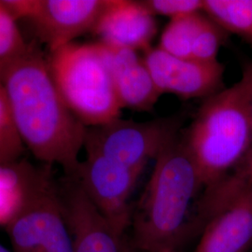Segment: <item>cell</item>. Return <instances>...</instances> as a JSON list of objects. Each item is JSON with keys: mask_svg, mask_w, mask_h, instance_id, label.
<instances>
[{"mask_svg": "<svg viewBox=\"0 0 252 252\" xmlns=\"http://www.w3.org/2000/svg\"><path fill=\"white\" fill-rule=\"evenodd\" d=\"M15 130L36 160L74 176L87 127L75 117L57 90L47 54L30 41L27 51L0 71Z\"/></svg>", "mask_w": 252, "mask_h": 252, "instance_id": "obj_1", "label": "cell"}, {"mask_svg": "<svg viewBox=\"0 0 252 252\" xmlns=\"http://www.w3.org/2000/svg\"><path fill=\"white\" fill-rule=\"evenodd\" d=\"M201 189L181 133L155 160L152 176L133 209L131 245L140 252H179L194 230L189 210Z\"/></svg>", "mask_w": 252, "mask_h": 252, "instance_id": "obj_2", "label": "cell"}, {"mask_svg": "<svg viewBox=\"0 0 252 252\" xmlns=\"http://www.w3.org/2000/svg\"><path fill=\"white\" fill-rule=\"evenodd\" d=\"M182 138L202 189H210L233 174L252 144L250 109L240 81L204 99Z\"/></svg>", "mask_w": 252, "mask_h": 252, "instance_id": "obj_3", "label": "cell"}, {"mask_svg": "<svg viewBox=\"0 0 252 252\" xmlns=\"http://www.w3.org/2000/svg\"><path fill=\"white\" fill-rule=\"evenodd\" d=\"M55 86L75 117L87 128L121 117L108 59L102 44L73 42L47 53Z\"/></svg>", "mask_w": 252, "mask_h": 252, "instance_id": "obj_4", "label": "cell"}, {"mask_svg": "<svg viewBox=\"0 0 252 252\" xmlns=\"http://www.w3.org/2000/svg\"><path fill=\"white\" fill-rule=\"evenodd\" d=\"M180 117L134 122L116 118L105 125L87 128L84 150L101 153L142 172L152 160L175 142L180 134Z\"/></svg>", "mask_w": 252, "mask_h": 252, "instance_id": "obj_5", "label": "cell"}, {"mask_svg": "<svg viewBox=\"0 0 252 252\" xmlns=\"http://www.w3.org/2000/svg\"><path fill=\"white\" fill-rule=\"evenodd\" d=\"M85 153L74 177L113 232L124 238L133 215L131 197L142 172L97 152L85 150Z\"/></svg>", "mask_w": 252, "mask_h": 252, "instance_id": "obj_6", "label": "cell"}, {"mask_svg": "<svg viewBox=\"0 0 252 252\" xmlns=\"http://www.w3.org/2000/svg\"><path fill=\"white\" fill-rule=\"evenodd\" d=\"M13 252H73L57 180L25 207L9 225Z\"/></svg>", "mask_w": 252, "mask_h": 252, "instance_id": "obj_7", "label": "cell"}, {"mask_svg": "<svg viewBox=\"0 0 252 252\" xmlns=\"http://www.w3.org/2000/svg\"><path fill=\"white\" fill-rule=\"evenodd\" d=\"M143 57L162 95L170 94L184 99H206L224 89L225 67L219 60L202 62L179 58L158 47L149 49Z\"/></svg>", "mask_w": 252, "mask_h": 252, "instance_id": "obj_8", "label": "cell"}, {"mask_svg": "<svg viewBox=\"0 0 252 252\" xmlns=\"http://www.w3.org/2000/svg\"><path fill=\"white\" fill-rule=\"evenodd\" d=\"M108 0H37L36 8L27 24L38 44L48 53L76 42L92 33Z\"/></svg>", "mask_w": 252, "mask_h": 252, "instance_id": "obj_9", "label": "cell"}, {"mask_svg": "<svg viewBox=\"0 0 252 252\" xmlns=\"http://www.w3.org/2000/svg\"><path fill=\"white\" fill-rule=\"evenodd\" d=\"M63 214L72 237L73 252H123L122 241L91 202L74 176L57 180Z\"/></svg>", "mask_w": 252, "mask_h": 252, "instance_id": "obj_10", "label": "cell"}, {"mask_svg": "<svg viewBox=\"0 0 252 252\" xmlns=\"http://www.w3.org/2000/svg\"><path fill=\"white\" fill-rule=\"evenodd\" d=\"M252 250V186L236 193L207 216L194 252Z\"/></svg>", "mask_w": 252, "mask_h": 252, "instance_id": "obj_11", "label": "cell"}, {"mask_svg": "<svg viewBox=\"0 0 252 252\" xmlns=\"http://www.w3.org/2000/svg\"><path fill=\"white\" fill-rule=\"evenodd\" d=\"M92 34L103 44L145 53L152 48L157 23L141 1L108 0Z\"/></svg>", "mask_w": 252, "mask_h": 252, "instance_id": "obj_12", "label": "cell"}, {"mask_svg": "<svg viewBox=\"0 0 252 252\" xmlns=\"http://www.w3.org/2000/svg\"><path fill=\"white\" fill-rule=\"evenodd\" d=\"M101 44L123 109L152 110L162 94L154 84L144 57L134 50Z\"/></svg>", "mask_w": 252, "mask_h": 252, "instance_id": "obj_13", "label": "cell"}, {"mask_svg": "<svg viewBox=\"0 0 252 252\" xmlns=\"http://www.w3.org/2000/svg\"><path fill=\"white\" fill-rule=\"evenodd\" d=\"M55 181L52 166L36 165L26 158L0 164V226L6 228Z\"/></svg>", "mask_w": 252, "mask_h": 252, "instance_id": "obj_14", "label": "cell"}, {"mask_svg": "<svg viewBox=\"0 0 252 252\" xmlns=\"http://www.w3.org/2000/svg\"><path fill=\"white\" fill-rule=\"evenodd\" d=\"M203 12L252 47V0H204Z\"/></svg>", "mask_w": 252, "mask_h": 252, "instance_id": "obj_15", "label": "cell"}, {"mask_svg": "<svg viewBox=\"0 0 252 252\" xmlns=\"http://www.w3.org/2000/svg\"><path fill=\"white\" fill-rule=\"evenodd\" d=\"M203 17L204 12L201 11L172 19L163 29L157 47L175 57L191 58L192 45Z\"/></svg>", "mask_w": 252, "mask_h": 252, "instance_id": "obj_16", "label": "cell"}, {"mask_svg": "<svg viewBox=\"0 0 252 252\" xmlns=\"http://www.w3.org/2000/svg\"><path fill=\"white\" fill-rule=\"evenodd\" d=\"M240 82L247 95L252 126V61H247L243 63ZM251 186H252V144L241 164L233 174L216 185L214 191L218 197L228 199Z\"/></svg>", "mask_w": 252, "mask_h": 252, "instance_id": "obj_17", "label": "cell"}, {"mask_svg": "<svg viewBox=\"0 0 252 252\" xmlns=\"http://www.w3.org/2000/svg\"><path fill=\"white\" fill-rule=\"evenodd\" d=\"M29 43L0 0V71L24 54Z\"/></svg>", "mask_w": 252, "mask_h": 252, "instance_id": "obj_18", "label": "cell"}, {"mask_svg": "<svg viewBox=\"0 0 252 252\" xmlns=\"http://www.w3.org/2000/svg\"><path fill=\"white\" fill-rule=\"evenodd\" d=\"M27 149L21 141L12 122L9 103L0 79V164L16 162Z\"/></svg>", "mask_w": 252, "mask_h": 252, "instance_id": "obj_19", "label": "cell"}, {"mask_svg": "<svg viewBox=\"0 0 252 252\" xmlns=\"http://www.w3.org/2000/svg\"><path fill=\"white\" fill-rule=\"evenodd\" d=\"M228 36L229 33L204 13L192 45L191 58L202 62L218 61L219 52Z\"/></svg>", "mask_w": 252, "mask_h": 252, "instance_id": "obj_20", "label": "cell"}, {"mask_svg": "<svg viewBox=\"0 0 252 252\" xmlns=\"http://www.w3.org/2000/svg\"><path fill=\"white\" fill-rule=\"evenodd\" d=\"M142 5L153 16L180 18L203 11L204 0H141Z\"/></svg>", "mask_w": 252, "mask_h": 252, "instance_id": "obj_21", "label": "cell"}, {"mask_svg": "<svg viewBox=\"0 0 252 252\" xmlns=\"http://www.w3.org/2000/svg\"><path fill=\"white\" fill-rule=\"evenodd\" d=\"M122 252H140L137 250H135V248L127 241L126 236L123 238L122 241Z\"/></svg>", "mask_w": 252, "mask_h": 252, "instance_id": "obj_22", "label": "cell"}, {"mask_svg": "<svg viewBox=\"0 0 252 252\" xmlns=\"http://www.w3.org/2000/svg\"><path fill=\"white\" fill-rule=\"evenodd\" d=\"M0 252H13L11 250H9V249H7L6 247H4L3 245H1L0 244Z\"/></svg>", "mask_w": 252, "mask_h": 252, "instance_id": "obj_23", "label": "cell"}]
</instances>
